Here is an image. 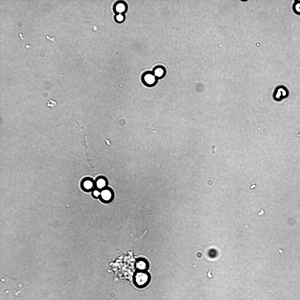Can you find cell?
Instances as JSON below:
<instances>
[{"label":"cell","mask_w":300,"mask_h":300,"mask_svg":"<svg viewBox=\"0 0 300 300\" xmlns=\"http://www.w3.org/2000/svg\"><path fill=\"white\" fill-rule=\"evenodd\" d=\"M114 196V193L113 190L108 187L100 190L99 199L103 203L108 204L113 201Z\"/></svg>","instance_id":"6da1fadb"},{"label":"cell","mask_w":300,"mask_h":300,"mask_svg":"<svg viewBox=\"0 0 300 300\" xmlns=\"http://www.w3.org/2000/svg\"><path fill=\"white\" fill-rule=\"evenodd\" d=\"M81 187L85 192H91L95 188V181L91 178H85L81 181Z\"/></svg>","instance_id":"7a4b0ae2"},{"label":"cell","mask_w":300,"mask_h":300,"mask_svg":"<svg viewBox=\"0 0 300 300\" xmlns=\"http://www.w3.org/2000/svg\"><path fill=\"white\" fill-rule=\"evenodd\" d=\"M157 79L153 72H146L143 77V80L146 85L149 86L155 84L157 81Z\"/></svg>","instance_id":"3957f363"},{"label":"cell","mask_w":300,"mask_h":300,"mask_svg":"<svg viewBox=\"0 0 300 300\" xmlns=\"http://www.w3.org/2000/svg\"><path fill=\"white\" fill-rule=\"evenodd\" d=\"M148 276L147 275L142 272L137 273L135 276V281L137 284L139 286H143L148 282Z\"/></svg>","instance_id":"277c9868"},{"label":"cell","mask_w":300,"mask_h":300,"mask_svg":"<svg viewBox=\"0 0 300 300\" xmlns=\"http://www.w3.org/2000/svg\"><path fill=\"white\" fill-rule=\"evenodd\" d=\"M95 188L99 190H101L108 187V181L105 177H98L95 181Z\"/></svg>","instance_id":"5b68a950"},{"label":"cell","mask_w":300,"mask_h":300,"mask_svg":"<svg viewBox=\"0 0 300 300\" xmlns=\"http://www.w3.org/2000/svg\"><path fill=\"white\" fill-rule=\"evenodd\" d=\"M115 9L117 14H125L127 11L128 5L125 2L120 1L115 5Z\"/></svg>","instance_id":"8992f818"},{"label":"cell","mask_w":300,"mask_h":300,"mask_svg":"<svg viewBox=\"0 0 300 300\" xmlns=\"http://www.w3.org/2000/svg\"><path fill=\"white\" fill-rule=\"evenodd\" d=\"M165 71V68L164 67L158 65L154 68L153 73L157 78H160L162 77L164 75Z\"/></svg>","instance_id":"52a82bcc"},{"label":"cell","mask_w":300,"mask_h":300,"mask_svg":"<svg viewBox=\"0 0 300 300\" xmlns=\"http://www.w3.org/2000/svg\"><path fill=\"white\" fill-rule=\"evenodd\" d=\"M125 14L118 13L115 16V19L118 23H121L124 21L125 19Z\"/></svg>","instance_id":"ba28073f"},{"label":"cell","mask_w":300,"mask_h":300,"mask_svg":"<svg viewBox=\"0 0 300 300\" xmlns=\"http://www.w3.org/2000/svg\"><path fill=\"white\" fill-rule=\"evenodd\" d=\"M100 190L95 188L91 192L92 197L96 199H99L100 194Z\"/></svg>","instance_id":"9c48e42d"},{"label":"cell","mask_w":300,"mask_h":300,"mask_svg":"<svg viewBox=\"0 0 300 300\" xmlns=\"http://www.w3.org/2000/svg\"><path fill=\"white\" fill-rule=\"evenodd\" d=\"M147 231L146 230H144L137 237H134L132 234H131V236L134 239V240L135 241H138L139 239H142V237L146 234L147 233Z\"/></svg>","instance_id":"30bf717a"},{"label":"cell","mask_w":300,"mask_h":300,"mask_svg":"<svg viewBox=\"0 0 300 300\" xmlns=\"http://www.w3.org/2000/svg\"><path fill=\"white\" fill-rule=\"evenodd\" d=\"M56 105V101L52 99L48 100L47 103V106L49 107H53Z\"/></svg>","instance_id":"8fae6325"},{"label":"cell","mask_w":300,"mask_h":300,"mask_svg":"<svg viewBox=\"0 0 300 300\" xmlns=\"http://www.w3.org/2000/svg\"><path fill=\"white\" fill-rule=\"evenodd\" d=\"M146 264L143 261H140L137 264V267L140 269H144L146 267Z\"/></svg>","instance_id":"7c38bea8"},{"label":"cell","mask_w":300,"mask_h":300,"mask_svg":"<svg viewBox=\"0 0 300 300\" xmlns=\"http://www.w3.org/2000/svg\"><path fill=\"white\" fill-rule=\"evenodd\" d=\"M21 291L16 289H14L12 291V294L14 296H18L21 293Z\"/></svg>","instance_id":"4fadbf2b"},{"label":"cell","mask_w":300,"mask_h":300,"mask_svg":"<svg viewBox=\"0 0 300 300\" xmlns=\"http://www.w3.org/2000/svg\"><path fill=\"white\" fill-rule=\"evenodd\" d=\"M295 9L297 11L300 12V3H297L295 6Z\"/></svg>","instance_id":"5bb4252c"},{"label":"cell","mask_w":300,"mask_h":300,"mask_svg":"<svg viewBox=\"0 0 300 300\" xmlns=\"http://www.w3.org/2000/svg\"><path fill=\"white\" fill-rule=\"evenodd\" d=\"M46 37L47 38L51 40H53L54 38V37L50 36L48 35H46Z\"/></svg>","instance_id":"9a60e30c"},{"label":"cell","mask_w":300,"mask_h":300,"mask_svg":"<svg viewBox=\"0 0 300 300\" xmlns=\"http://www.w3.org/2000/svg\"><path fill=\"white\" fill-rule=\"evenodd\" d=\"M25 46L26 47H27V48H28V47H31V45H30V44H25Z\"/></svg>","instance_id":"2e32d148"},{"label":"cell","mask_w":300,"mask_h":300,"mask_svg":"<svg viewBox=\"0 0 300 300\" xmlns=\"http://www.w3.org/2000/svg\"><path fill=\"white\" fill-rule=\"evenodd\" d=\"M210 271H209L208 273L207 274V275L209 277H211L212 276V275L210 274Z\"/></svg>","instance_id":"e0dca14e"},{"label":"cell","mask_w":300,"mask_h":300,"mask_svg":"<svg viewBox=\"0 0 300 300\" xmlns=\"http://www.w3.org/2000/svg\"><path fill=\"white\" fill-rule=\"evenodd\" d=\"M19 36L21 37V38L22 39H23L22 34L21 33H19Z\"/></svg>","instance_id":"ac0fdd59"},{"label":"cell","mask_w":300,"mask_h":300,"mask_svg":"<svg viewBox=\"0 0 300 300\" xmlns=\"http://www.w3.org/2000/svg\"><path fill=\"white\" fill-rule=\"evenodd\" d=\"M298 135L299 137H300V129L299 130V132L298 134Z\"/></svg>","instance_id":"d6986e66"}]
</instances>
